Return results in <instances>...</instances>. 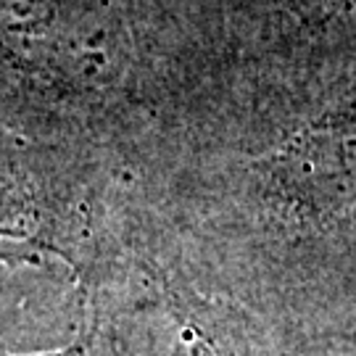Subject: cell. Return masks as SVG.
<instances>
[{"mask_svg": "<svg viewBox=\"0 0 356 356\" xmlns=\"http://www.w3.org/2000/svg\"><path fill=\"white\" fill-rule=\"evenodd\" d=\"M42 356H90V341L88 338H79V341L69 346L66 351H58V354H42Z\"/></svg>", "mask_w": 356, "mask_h": 356, "instance_id": "obj_2", "label": "cell"}, {"mask_svg": "<svg viewBox=\"0 0 356 356\" xmlns=\"http://www.w3.org/2000/svg\"><path fill=\"white\" fill-rule=\"evenodd\" d=\"M261 166L272 188L306 211L332 214L356 204V103L312 122Z\"/></svg>", "mask_w": 356, "mask_h": 356, "instance_id": "obj_1", "label": "cell"}]
</instances>
